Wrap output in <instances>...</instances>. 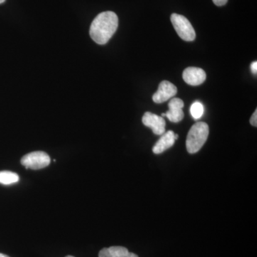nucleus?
Masks as SVG:
<instances>
[{
	"label": "nucleus",
	"instance_id": "nucleus-1",
	"mask_svg": "<svg viewBox=\"0 0 257 257\" xmlns=\"http://www.w3.org/2000/svg\"><path fill=\"white\" fill-rule=\"evenodd\" d=\"M117 15L111 11L103 12L94 18L89 30L91 38L99 45H105L116 31Z\"/></svg>",
	"mask_w": 257,
	"mask_h": 257
},
{
	"label": "nucleus",
	"instance_id": "nucleus-2",
	"mask_svg": "<svg viewBox=\"0 0 257 257\" xmlns=\"http://www.w3.org/2000/svg\"><path fill=\"white\" fill-rule=\"evenodd\" d=\"M209 128L207 123L199 121L192 126L187 135L186 147L189 154L199 152L207 142Z\"/></svg>",
	"mask_w": 257,
	"mask_h": 257
},
{
	"label": "nucleus",
	"instance_id": "nucleus-3",
	"mask_svg": "<svg viewBox=\"0 0 257 257\" xmlns=\"http://www.w3.org/2000/svg\"><path fill=\"white\" fill-rule=\"evenodd\" d=\"M171 22L174 28L180 38L184 41H194L196 38V32L192 24L183 15L172 14L171 15Z\"/></svg>",
	"mask_w": 257,
	"mask_h": 257
},
{
	"label": "nucleus",
	"instance_id": "nucleus-4",
	"mask_svg": "<svg viewBox=\"0 0 257 257\" xmlns=\"http://www.w3.org/2000/svg\"><path fill=\"white\" fill-rule=\"evenodd\" d=\"M50 157L44 152H34L25 155L22 158L21 164L26 169L37 170L45 168L50 165Z\"/></svg>",
	"mask_w": 257,
	"mask_h": 257
},
{
	"label": "nucleus",
	"instance_id": "nucleus-5",
	"mask_svg": "<svg viewBox=\"0 0 257 257\" xmlns=\"http://www.w3.org/2000/svg\"><path fill=\"white\" fill-rule=\"evenodd\" d=\"M177 93V88L175 84L169 81H162L159 85L158 90L152 96V99L157 104H161L175 96Z\"/></svg>",
	"mask_w": 257,
	"mask_h": 257
},
{
	"label": "nucleus",
	"instance_id": "nucleus-6",
	"mask_svg": "<svg viewBox=\"0 0 257 257\" xmlns=\"http://www.w3.org/2000/svg\"><path fill=\"white\" fill-rule=\"evenodd\" d=\"M143 122L147 127L151 128L155 135H162L165 133L166 121L162 116L147 111L144 114Z\"/></svg>",
	"mask_w": 257,
	"mask_h": 257
},
{
	"label": "nucleus",
	"instance_id": "nucleus-7",
	"mask_svg": "<svg viewBox=\"0 0 257 257\" xmlns=\"http://www.w3.org/2000/svg\"><path fill=\"white\" fill-rule=\"evenodd\" d=\"M182 77L184 82L189 85L199 86L206 80L207 74L202 69L190 67L184 69Z\"/></svg>",
	"mask_w": 257,
	"mask_h": 257
},
{
	"label": "nucleus",
	"instance_id": "nucleus-8",
	"mask_svg": "<svg viewBox=\"0 0 257 257\" xmlns=\"http://www.w3.org/2000/svg\"><path fill=\"white\" fill-rule=\"evenodd\" d=\"M184 101L179 98H173L169 102V110L165 113L166 117L170 121L178 123L183 119L184 114L182 108L184 107Z\"/></svg>",
	"mask_w": 257,
	"mask_h": 257
},
{
	"label": "nucleus",
	"instance_id": "nucleus-9",
	"mask_svg": "<svg viewBox=\"0 0 257 257\" xmlns=\"http://www.w3.org/2000/svg\"><path fill=\"white\" fill-rule=\"evenodd\" d=\"M175 133L172 130L164 133L160 140L157 142L152 149V151L156 155L163 153L166 150L171 148L175 143Z\"/></svg>",
	"mask_w": 257,
	"mask_h": 257
},
{
	"label": "nucleus",
	"instance_id": "nucleus-10",
	"mask_svg": "<svg viewBox=\"0 0 257 257\" xmlns=\"http://www.w3.org/2000/svg\"><path fill=\"white\" fill-rule=\"evenodd\" d=\"M99 257H139L135 253L130 252L123 246H110L104 248L99 251Z\"/></svg>",
	"mask_w": 257,
	"mask_h": 257
},
{
	"label": "nucleus",
	"instance_id": "nucleus-11",
	"mask_svg": "<svg viewBox=\"0 0 257 257\" xmlns=\"http://www.w3.org/2000/svg\"><path fill=\"white\" fill-rule=\"evenodd\" d=\"M20 181V177L18 174L10 171L0 172V184L9 185L17 183Z\"/></svg>",
	"mask_w": 257,
	"mask_h": 257
},
{
	"label": "nucleus",
	"instance_id": "nucleus-12",
	"mask_svg": "<svg viewBox=\"0 0 257 257\" xmlns=\"http://www.w3.org/2000/svg\"><path fill=\"white\" fill-rule=\"evenodd\" d=\"M190 112L194 119L197 120L200 119L203 114H204V105L199 101H195L191 106Z\"/></svg>",
	"mask_w": 257,
	"mask_h": 257
},
{
	"label": "nucleus",
	"instance_id": "nucleus-13",
	"mask_svg": "<svg viewBox=\"0 0 257 257\" xmlns=\"http://www.w3.org/2000/svg\"><path fill=\"white\" fill-rule=\"evenodd\" d=\"M250 123L253 126H257V109L255 110L252 116H251V119H250Z\"/></svg>",
	"mask_w": 257,
	"mask_h": 257
},
{
	"label": "nucleus",
	"instance_id": "nucleus-14",
	"mask_svg": "<svg viewBox=\"0 0 257 257\" xmlns=\"http://www.w3.org/2000/svg\"><path fill=\"white\" fill-rule=\"evenodd\" d=\"M214 4L218 7L224 6L227 3L228 0H212Z\"/></svg>",
	"mask_w": 257,
	"mask_h": 257
},
{
	"label": "nucleus",
	"instance_id": "nucleus-15",
	"mask_svg": "<svg viewBox=\"0 0 257 257\" xmlns=\"http://www.w3.org/2000/svg\"><path fill=\"white\" fill-rule=\"evenodd\" d=\"M251 70L253 74H256L257 73V62H253L251 64Z\"/></svg>",
	"mask_w": 257,
	"mask_h": 257
},
{
	"label": "nucleus",
	"instance_id": "nucleus-16",
	"mask_svg": "<svg viewBox=\"0 0 257 257\" xmlns=\"http://www.w3.org/2000/svg\"><path fill=\"white\" fill-rule=\"evenodd\" d=\"M0 257H10L8 255L3 254V253H0Z\"/></svg>",
	"mask_w": 257,
	"mask_h": 257
},
{
	"label": "nucleus",
	"instance_id": "nucleus-17",
	"mask_svg": "<svg viewBox=\"0 0 257 257\" xmlns=\"http://www.w3.org/2000/svg\"><path fill=\"white\" fill-rule=\"evenodd\" d=\"M175 140H177V139L179 138V135H177V134H175Z\"/></svg>",
	"mask_w": 257,
	"mask_h": 257
},
{
	"label": "nucleus",
	"instance_id": "nucleus-18",
	"mask_svg": "<svg viewBox=\"0 0 257 257\" xmlns=\"http://www.w3.org/2000/svg\"><path fill=\"white\" fill-rule=\"evenodd\" d=\"M5 1V0H0V4H2V3H4Z\"/></svg>",
	"mask_w": 257,
	"mask_h": 257
},
{
	"label": "nucleus",
	"instance_id": "nucleus-19",
	"mask_svg": "<svg viewBox=\"0 0 257 257\" xmlns=\"http://www.w3.org/2000/svg\"><path fill=\"white\" fill-rule=\"evenodd\" d=\"M66 257H74V256H67Z\"/></svg>",
	"mask_w": 257,
	"mask_h": 257
}]
</instances>
